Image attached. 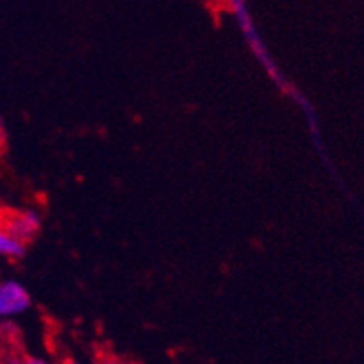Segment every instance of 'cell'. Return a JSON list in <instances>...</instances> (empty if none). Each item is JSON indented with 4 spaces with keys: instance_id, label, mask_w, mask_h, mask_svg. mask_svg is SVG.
Returning <instances> with one entry per match:
<instances>
[{
    "instance_id": "6",
    "label": "cell",
    "mask_w": 364,
    "mask_h": 364,
    "mask_svg": "<svg viewBox=\"0 0 364 364\" xmlns=\"http://www.w3.org/2000/svg\"><path fill=\"white\" fill-rule=\"evenodd\" d=\"M24 364H53V363L42 355H28L24 357Z\"/></svg>"
},
{
    "instance_id": "4",
    "label": "cell",
    "mask_w": 364,
    "mask_h": 364,
    "mask_svg": "<svg viewBox=\"0 0 364 364\" xmlns=\"http://www.w3.org/2000/svg\"><path fill=\"white\" fill-rule=\"evenodd\" d=\"M26 254V245L11 236L0 223V257L4 259H21Z\"/></svg>"
},
{
    "instance_id": "1",
    "label": "cell",
    "mask_w": 364,
    "mask_h": 364,
    "mask_svg": "<svg viewBox=\"0 0 364 364\" xmlns=\"http://www.w3.org/2000/svg\"><path fill=\"white\" fill-rule=\"evenodd\" d=\"M227 13L232 16L234 22H236L237 28H240V31L243 33V38L245 42H247L248 49H250L252 56L257 60V64L261 65L264 75H267L268 78L274 82V85H276L281 92H284L290 100L299 104L310 117L312 112H310L309 102L304 100V97L301 95L299 89H297V85L292 84V82L284 76L283 69H279V65L276 64L272 53H270L268 46L264 44L259 29L256 28V22H254V16L252 13H250V9H248V6L245 4V2H241V0H232V2H227Z\"/></svg>"
},
{
    "instance_id": "5",
    "label": "cell",
    "mask_w": 364,
    "mask_h": 364,
    "mask_svg": "<svg viewBox=\"0 0 364 364\" xmlns=\"http://www.w3.org/2000/svg\"><path fill=\"white\" fill-rule=\"evenodd\" d=\"M0 364H24V357H21L18 353H13V352H8L2 355V359H0Z\"/></svg>"
},
{
    "instance_id": "9",
    "label": "cell",
    "mask_w": 364,
    "mask_h": 364,
    "mask_svg": "<svg viewBox=\"0 0 364 364\" xmlns=\"http://www.w3.org/2000/svg\"><path fill=\"white\" fill-rule=\"evenodd\" d=\"M62 364H84V363H80V360H75V359H65Z\"/></svg>"
},
{
    "instance_id": "8",
    "label": "cell",
    "mask_w": 364,
    "mask_h": 364,
    "mask_svg": "<svg viewBox=\"0 0 364 364\" xmlns=\"http://www.w3.org/2000/svg\"><path fill=\"white\" fill-rule=\"evenodd\" d=\"M6 328H8V324L0 323V337H2V336H6V333H8V332H6Z\"/></svg>"
},
{
    "instance_id": "3",
    "label": "cell",
    "mask_w": 364,
    "mask_h": 364,
    "mask_svg": "<svg viewBox=\"0 0 364 364\" xmlns=\"http://www.w3.org/2000/svg\"><path fill=\"white\" fill-rule=\"evenodd\" d=\"M4 225V228L11 234L15 240L21 243H28L31 241L36 234L41 232L42 228V216L35 208H22V210H15L9 213L4 220L0 221Z\"/></svg>"
},
{
    "instance_id": "2",
    "label": "cell",
    "mask_w": 364,
    "mask_h": 364,
    "mask_svg": "<svg viewBox=\"0 0 364 364\" xmlns=\"http://www.w3.org/2000/svg\"><path fill=\"white\" fill-rule=\"evenodd\" d=\"M31 296L21 281L0 279V321H9L31 309Z\"/></svg>"
},
{
    "instance_id": "7",
    "label": "cell",
    "mask_w": 364,
    "mask_h": 364,
    "mask_svg": "<svg viewBox=\"0 0 364 364\" xmlns=\"http://www.w3.org/2000/svg\"><path fill=\"white\" fill-rule=\"evenodd\" d=\"M100 364H132V363H129V360L122 359V357L111 355V357H105V359H102Z\"/></svg>"
}]
</instances>
